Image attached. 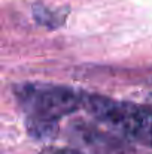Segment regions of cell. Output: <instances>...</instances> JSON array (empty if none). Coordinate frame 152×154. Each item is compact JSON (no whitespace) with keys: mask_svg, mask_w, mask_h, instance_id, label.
Listing matches in <instances>:
<instances>
[{"mask_svg":"<svg viewBox=\"0 0 152 154\" xmlns=\"http://www.w3.org/2000/svg\"><path fill=\"white\" fill-rule=\"evenodd\" d=\"M27 132L34 139H49L58 129V121L84 106V93L57 84L25 82L15 85Z\"/></svg>","mask_w":152,"mask_h":154,"instance_id":"6da1fadb","label":"cell"},{"mask_svg":"<svg viewBox=\"0 0 152 154\" xmlns=\"http://www.w3.org/2000/svg\"><path fill=\"white\" fill-rule=\"evenodd\" d=\"M97 121L128 141L152 148V109L100 94L84 93V106Z\"/></svg>","mask_w":152,"mask_h":154,"instance_id":"7a4b0ae2","label":"cell"},{"mask_svg":"<svg viewBox=\"0 0 152 154\" xmlns=\"http://www.w3.org/2000/svg\"><path fill=\"white\" fill-rule=\"evenodd\" d=\"M78 133L82 139V142L93 150L94 154H130L134 153L133 148L130 150L124 142H119L121 139H116L110 136L109 133L99 132L94 127H90L88 124H84L78 129Z\"/></svg>","mask_w":152,"mask_h":154,"instance_id":"3957f363","label":"cell"},{"mask_svg":"<svg viewBox=\"0 0 152 154\" xmlns=\"http://www.w3.org/2000/svg\"><path fill=\"white\" fill-rule=\"evenodd\" d=\"M39 154H82V153H79L78 150H73V148H64V147H51V148H46V150L40 151Z\"/></svg>","mask_w":152,"mask_h":154,"instance_id":"277c9868","label":"cell"}]
</instances>
